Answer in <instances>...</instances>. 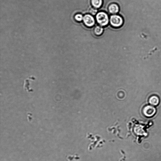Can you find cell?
<instances>
[{
	"instance_id": "7a4b0ae2",
	"label": "cell",
	"mask_w": 161,
	"mask_h": 161,
	"mask_svg": "<svg viewBox=\"0 0 161 161\" xmlns=\"http://www.w3.org/2000/svg\"><path fill=\"white\" fill-rule=\"evenodd\" d=\"M110 22L112 27L119 28L123 25L124 21L122 17L120 16L113 15L110 17Z\"/></svg>"
},
{
	"instance_id": "8992f818",
	"label": "cell",
	"mask_w": 161,
	"mask_h": 161,
	"mask_svg": "<svg viewBox=\"0 0 161 161\" xmlns=\"http://www.w3.org/2000/svg\"><path fill=\"white\" fill-rule=\"evenodd\" d=\"M149 103L152 106H157L159 103V99L158 97L156 96H151L149 99Z\"/></svg>"
},
{
	"instance_id": "277c9868",
	"label": "cell",
	"mask_w": 161,
	"mask_h": 161,
	"mask_svg": "<svg viewBox=\"0 0 161 161\" xmlns=\"http://www.w3.org/2000/svg\"><path fill=\"white\" fill-rule=\"evenodd\" d=\"M83 20L84 23L86 26L89 28L94 26L96 23L94 17L89 14L85 15L84 17Z\"/></svg>"
},
{
	"instance_id": "6da1fadb",
	"label": "cell",
	"mask_w": 161,
	"mask_h": 161,
	"mask_svg": "<svg viewBox=\"0 0 161 161\" xmlns=\"http://www.w3.org/2000/svg\"><path fill=\"white\" fill-rule=\"evenodd\" d=\"M96 18L98 23L101 27H105L109 23L108 16L105 12H99L96 15Z\"/></svg>"
},
{
	"instance_id": "3957f363",
	"label": "cell",
	"mask_w": 161,
	"mask_h": 161,
	"mask_svg": "<svg viewBox=\"0 0 161 161\" xmlns=\"http://www.w3.org/2000/svg\"><path fill=\"white\" fill-rule=\"evenodd\" d=\"M143 112L145 117H151L155 114L156 110L152 106H147L143 108Z\"/></svg>"
},
{
	"instance_id": "ba28073f",
	"label": "cell",
	"mask_w": 161,
	"mask_h": 161,
	"mask_svg": "<svg viewBox=\"0 0 161 161\" xmlns=\"http://www.w3.org/2000/svg\"><path fill=\"white\" fill-rule=\"evenodd\" d=\"M104 29L101 26H96L94 29V32L97 36L101 35L103 32Z\"/></svg>"
},
{
	"instance_id": "5b68a950",
	"label": "cell",
	"mask_w": 161,
	"mask_h": 161,
	"mask_svg": "<svg viewBox=\"0 0 161 161\" xmlns=\"http://www.w3.org/2000/svg\"><path fill=\"white\" fill-rule=\"evenodd\" d=\"M119 10V8L118 5L116 3H112L108 7V11L109 13L113 14L117 13Z\"/></svg>"
},
{
	"instance_id": "30bf717a",
	"label": "cell",
	"mask_w": 161,
	"mask_h": 161,
	"mask_svg": "<svg viewBox=\"0 0 161 161\" xmlns=\"http://www.w3.org/2000/svg\"><path fill=\"white\" fill-rule=\"evenodd\" d=\"M98 12L97 9L95 8H91L89 11V13L92 15H96Z\"/></svg>"
},
{
	"instance_id": "9c48e42d",
	"label": "cell",
	"mask_w": 161,
	"mask_h": 161,
	"mask_svg": "<svg viewBox=\"0 0 161 161\" xmlns=\"http://www.w3.org/2000/svg\"><path fill=\"white\" fill-rule=\"evenodd\" d=\"M84 17L81 14H77L75 15L74 18L77 22H81L83 19Z\"/></svg>"
},
{
	"instance_id": "52a82bcc",
	"label": "cell",
	"mask_w": 161,
	"mask_h": 161,
	"mask_svg": "<svg viewBox=\"0 0 161 161\" xmlns=\"http://www.w3.org/2000/svg\"><path fill=\"white\" fill-rule=\"evenodd\" d=\"M91 4L93 7L96 9L100 8L103 3V0H91Z\"/></svg>"
}]
</instances>
